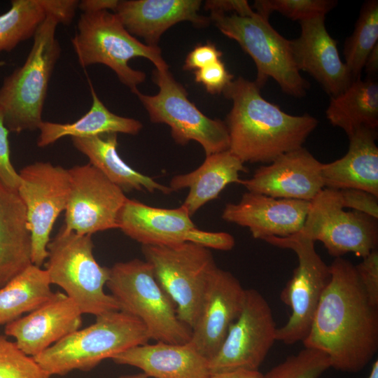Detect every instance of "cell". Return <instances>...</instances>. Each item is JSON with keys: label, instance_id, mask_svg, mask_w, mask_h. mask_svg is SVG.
I'll return each mask as SVG.
<instances>
[{"label": "cell", "instance_id": "cell-1", "mask_svg": "<svg viewBox=\"0 0 378 378\" xmlns=\"http://www.w3.org/2000/svg\"><path fill=\"white\" fill-rule=\"evenodd\" d=\"M329 267L330 279L302 342L325 353L331 368L358 372L378 349V307L369 301L349 260L335 258Z\"/></svg>", "mask_w": 378, "mask_h": 378}, {"label": "cell", "instance_id": "cell-2", "mask_svg": "<svg viewBox=\"0 0 378 378\" xmlns=\"http://www.w3.org/2000/svg\"><path fill=\"white\" fill-rule=\"evenodd\" d=\"M254 81L241 76L223 92L232 106L225 122L229 150L243 163H270L302 147L318 121L305 113L293 115L262 97Z\"/></svg>", "mask_w": 378, "mask_h": 378}, {"label": "cell", "instance_id": "cell-3", "mask_svg": "<svg viewBox=\"0 0 378 378\" xmlns=\"http://www.w3.org/2000/svg\"><path fill=\"white\" fill-rule=\"evenodd\" d=\"M145 325L122 311L96 316L94 323L66 336L34 357L50 376L89 371L102 360L150 340Z\"/></svg>", "mask_w": 378, "mask_h": 378}, {"label": "cell", "instance_id": "cell-4", "mask_svg": "<svg viewBox=\"0 0 378 378\" xmlns=\"http://www.w3.org/2000/svg\"><path fill=\"white\" fill-rule=\"evenodd\" d=\"M59 22L50 15L37 28L24 64L4 80L0 110L10 132L38 130L49 82L61 53L56 38Z\"/></svg>", "mask_w": 378, "mask_h": 378}, {"label": "cell", "instance_id": "cell-5", "mask_svg": "<svg viewBox=\"0 0 378 378\" xmlns=\"http://www.w3.org/2000/svg\"><path fill=\"white\" fill-rule=\"evenodd\" d=\"M71 43L82 67L106 65L131 92L146 80L145 73L129 65L132 59L144 57L157 69H168L158 46L139 41L127 31L118 15L108 10L83 13Z\"/></svg>", "mask_w": 378, "mask_h": 378}, {"label": "cell", "instance_id": "cell-6", "mask_svg": "<svg viewBox=\"0 0 378 378\" xmlns=\"http://www.w3.org/2000/svg\"><path fill=\"white\" fill-rule=\"evenodd\" d=\"M106 286L120 311L143 322L150 340L178 344L190 341L191 328L178 318L175 304L147 261L136 258L115 263Z\"/></svg>", "mask_w": 378, "mask_h": 378}, {"label": "cell", "instance_id": "cell-7", "mask_svg": "<svg viewBox=\"0 0 378 378\" xmlns=\"http://www.w3.org/2000/svg\"><path fill=\"white\" fill-rule=\"evenodd\" d=\"M93 248L91 234H80L63 226L47 246L45 270L50 284L62 288L82 314L97 316L120 307L104 291L109 268L97 262Z\"/></svg>", "mask_w": 378, "mask_h": 378}, {"label": "cell", "instance_id": "cell-8", "mask_svg": "<svg viewBox=\"0 0 378 378\" xmlns=\"http://www.w3.org/2000/svg\"><path fill=\"white\" fill-rule=\"evenodd\" d=\"M211 20L219 31L234 40L254 61L257 69L254 83L260 89L270 78L282 91L302 97L309 87L293 61L290 41L279 34L269 18L255 12L250 16L210 12Z\"/></svg>", "mask_w": 378, "mask_h": 378}, {"label": "cell", "instance_id": "cell-9", "mask_svg": "<svg viewBox=\"0 0 378 378\" xmlns=\"http://www.w3.org/2000/svg\"><path fill=\"white\" fill-rule=\"evenodd\" d=\"M141 251L157 281L175 304L178 318L192 328L217 267L211 251L191 242L141 245Z\"/></svg>", "mask_w": 378, "mask_h": 378}, {"label": "cell", "instance_id": "cell-10", "mask_svg": "<svg viewBox=\"0 0 378 378\" xmlns=\"http://www.w3.org/2000/svg\"><path fill=\"white\" fill-rule=\"evenodd\" d=\"M153 80L159 88L155 95L144 94L138 89L132 92L148 112L152 122L167 125L172 139L178 144L183 146L195 141L202 146L206 156L229 149L225 122L202 113L188 99L187 91L168 69H155Z\"/></svg>", "mask_w": 378, "mask_h": 378}, {"label": "cell", "instance_id": "cell-11", "mask_svg": "<svg viewBox=\"0 0 378 378\" xmlns=\"http://www.w3.org/2000/svg\"><path fill=\"white\" fill-rule=\"evenodd\" d=\"M266 242L293 251L298 265L280 294L291 309L287 323L276 328V340L286 344L303 341L307 335L321 295L330 279V267L316 252L314 242L298 233L287 237H270Z\"/></svg>", "mask_w": 378, "mask_h": 378}, {"label": "cell", "instance_id": "cell-12", "mask_svg": "<svg viewBox=\"0 0 378 378\" xmlns=\"http://www.w3.org/2000/svg\"><path fill=\"white\" fill-rule=\"evenodd\" d=\"M344 209L340 190L324 188L310 202L304 223L298 234L314 242H322L335 258L353 253L363 258L377 248V219Z\"/></svg>", "mask_w": 378, "mask_h": 378}, {"label": "cell", "instance_id": "cell-13", "mask_svg": "<svg viewBox=\"0 0 378 378\" xmlns=\"http://www.w3.org/2000/svg\"><path fill=\"white\" fill-rule=\"evenodd\" d=\"M118 228L141 245H170L191 242L209 249L230 251L232 235L199 229L184 207L163 209L127 199L118 217Z\"/></svg>", "mask_w": 378, "mask_h": 378}, {"label": "cell", "instance_id": "cell-14", "mask_svg": "<svg viewBox=\"0 0 378 378\" xmlns=\"http://www.w3.org/2000/svg\"><path fill=\"white\" fill-rule=\"evenodd\" d=\"M18 192L24 202L31 238V262L41 267L53 225L66 210L71 190L68 169L49 162H36L19 172Z\"/></svg>", "mask_w": 378, "mask_h": 378}, {"label": "cell", "instance_id": "cell-15", "mask_svg": "<svg viewBox=\"0 0 378 378\" xmlns=\"http://www.w3.org/2000/svg\"><path fill=\"white\" fill-rule=\"evenodd\" d=\"M271 308L260 292L246 289L242 310L230 326L216 354L209 360L211 374L258 370L276 340Z\"/></svg>", "mask_w": 378, "mask_h": 378}, {"label": "cell", "instance_id": "cell-16", "mask_svg": "<svg viewBox=\"0 0 378 378\" xmlns=\"http://www.w3.org/2000/svg\"><path fill=\"white\" fill-rule=\"evenodd\" d=\"M71 190L64 227L80 234L118 228L119 212L127 197L91 164L68 169Z\"/></svg>", "mask_w": 378, "mask_h": 378}, {"label": "cell", "instance_id": "cell-17", "mask_svg": "<svg viewBox=\"0 0 378 378\" xmlns=\"http://www.w3.org/2000/svg\"><path fill=\"white\" fill-rule=\"evenodd\" d=\"M245 298L246 289L239 281L231 272L217 267L205 289L188 344L210 360L239 316Z\"/></svg>", "mask_w": 378, "mask_h": 378}, {"label": "cell", "instance_id": "cell-18", "mask_svg": "<svg viewBox=\"0 0 378 378\" xmlns=\"http://www.w3.org/2000/svg\"><path fill=\"white\" fill-rule=\"evenodd\" d=\"M320 162L301 147L258 168L252 177L241 179L248 191L275 198L311 202L324 188Z\"/></svg>", "mask_w": 378, "mask_h": 378}, {"label": "cell", "instance_id": "cell-19", "mask_svg": "<svg viewBox=\"0 0 378 378\" xmlns=\"http://www.w3.org/2000/svg\"><path fill=\"white\" fill-rule=\"evenodd\" d=\"M309 205L308 201L247 191L239 202L227 204L221 217L228 223L248 227L255 239L287 237L301 230Z\"/></svg>", "mask_w": 378, "mask_h": 378}, {"label": "cell", "instance_id": "cell-20", "mask_svg": "<svg viewBox=\"0 0 378 378\" xmlns=\"http://www.w3.org/2000/svg\"><path fill=\"white\" fill-rule=\"evenodd\" d=\"M325 16L300 21V34L290 41V48L298 71L308 73L330 97H335L344 91L354 79L341 60L337 42L326 29Z\"/></svg>", "mask_w": 378, "mask_h": 378}, {"label": "cell", "instance_id": "cell-21", "mask_svg": "<svg viewBox=\"0 0 378 378\" xmlns=\"http://www.w3.org/2000/svg\"><path fill=\"white\" fill-rule=\"evenodd\" d=\"M82 312L66 294L55 293L47 302L24 317L7 323L4 332L18 348L34 357L80 329Z\"/></svg>", "mask_w": 378, "mask_h": 378}, {"label": "cell", "instance_id": "cell-22", "mask_svg": "<svg viewBox=\"0 0 378 378\" xmlns=\"http://www.w3.org/2000/svg\"><path fill=\"white\" fill-rule=\"evenodd\" d=\"M201 4L199 0H125L119 1L114 13L129 33L156 47L161 36L178 22L207 25L209 18L199 13Z\"/></svg>", "mask_w": 378, "mask_h": 378}, {"label": "cell", "instance_id": "cell-23", "mask_svg": "<svg viewBox=\"0 0 378 378\" xmlns=\"http://www.w3.org/2000/svg\"><path fill=\"white\" fill-rule=\"evenodd\" d=\"M120 365L141 369L148 377L209 378V360L189 344H155L135 346L112 358Z\"/></svg>", "mask_w": 378, "mask_h": 378}, {"label": "cell", "instance_id": "cell-24", "mask_svg": "<svg viewBox=\"0 0 378 378\" xmlns=\"http://www.w3.org/2000/svg\"><path fill=\"white\" fill-rule=\"evenodd\" d=\"M348 137L349 146L345 155L322 165L324 188L359 189L378 197L377 130L362 127Z\"/></svg>", "mask_w": 378, "mask_h": 378}, {"label": "cell", "instance_id": "cell-25", "mask_svg": "<svg viewBox=\"0 0 378 378\" xmlns=\"http://www.w3.org/2000/svg\"><path fill=\"white\" fill-rule=\"evenodd\" d=\"M31 264L25 205L18 191L0 180V288Z\"/></svg>", "mask_w": 378, "mask_h": 378}, {"label": "cell", "instance_id": "cell-26", "mask_svg": "<svg viewBox=\"0 0 378 378\" xmlns=\"http://www.w3.org/2000/svg\"><path fill=\"white\" fill-rule=\"evenodd\" d=\"M229 150L206 156L203 163L191 172L174 176L169 183L171 190L188 188L181 205L192 216L207 202L218 197L230 183H239V173L248 169Z\"/></svg>", "mask_w": 378, "mask_h": 378}, {"label": "cell", "instance_id": "cell-27", "mask_svg": "<svg viewBox=\"0 0 378 378\" xmlns=\"http://www.w3.org/2000/svg\"><path fill=\"white\" fill-rule=\"evenodd\" d=\"M74 146L89 160L109 181L125 191L146 190L169 195L173 191L152 177L134 169L118 153L117 134L109 133L88 137H73Z\"/></svg>", "mask_w": 378, "mask_h": 378}, {"label": "cell", "instance_id": "cell-28", "mask_svg": "<svg viewBox=\"0 0 378 378\" xmlns=\"http://www.w3.org/2000/svg\"><path fill=\"white\" fill-rule=\"evenodd\" d=\"M92 95L90 110L80 118L71 123L43 121L39 126L37 139L38 147H46L62 137H88L109 133L137 134L143 127L136 119L120 116L108 110L97 94L89 81Z\"/></svg>", "mask_w": 378, "mask_h": 378}, {"label": "cell", "instance_id": "cell-29", "mask_svg": "<svg viewBox=\"0 0 378 378\" xmlns=\"http://www.w3.org/2000/svg\"><path fill=\"white\" fill-rule=\"evenodd\" d=\"M326 115L348 136L357 129L378 127V83L373 78L355 79L342 93L330 97Z\"/></svg>", "mask_w": 378, "mask_h": 378}, {"label": "cell", "instance_id": "cell-30", "mask_svg": "<svg viewBox=\"0 0 378 378\" xmlns=\"http://www.w3.org/2000/svg\"><path fill=\"white\" fill-rule=\"evenodd\" d=\"M46 270L30 265L0 288V325L38 308L55 295Z\"/></svg>", "mask_w": 378, "mask_h": 378}, {"label": "cell", "instance_id": "cell-31", "mask_svg": "<svg viewBox=\"0 0 378 378\" xmlns=\"http://www.w3.org/2000/svg\"><path fill=\"white\" fill-rule=\"evenodd\" d=\"M0 15V52H9L34 36L47 15L41 0H13Z\"/></svg>", "mask_w": 378, "mask_h": 378}, {"label": "cell", "instance_id": "cell-32", "mask_svg": "<svg viewBox=\"0 0 378 378\" xmlns=\"http://www.w3.org/2000/svg\"><path fill=\"white\" fill-rule=\"evenodd\" d=\"M378 44V1L368 0L360 9L352 34L344 43V64L353 78H360L367 57Z\"/></svg>", "mask_w": 378, "mask_h": 378}, {"label": "cell", "instance_id": "cell-33", "mask_svg": "<svg viewBox=\"0 0 378 378\" xmlns=\"http://www.w3.org/2000/svg\"><path fill=\"white\" fill-rule=\"evenodd\" d=\"M330 368V361L325 353L304 347L263 376L264 378H319Z\"/></svg>", "mask_w": 378, "mask_h": 378}, {"label": "cell", "instance_id": "cell-34", "mask_svg": "<svg viewBox=\"0 0 378 378\" xmlns=\"http://www.w3.org/2000/svg\"><path fill=\"white\" fill-rule=\"evenodd\" d=\"M335 0H257L254 8L258 14L269 18L274 11L292 20L302 21L326 15L337 5Z\"/></svg>", "mask_w": 378, "mask_h": 378}, {"label": "cell", "instance_id": "cell-35", "mask_svg": "<svg viewBox=\"0 0 378 378\" xmlns=\"http://www.w3.org/2000/svg\"><path fill=\"white\" fill-rule=\"evenodd\" d=\"M0 378H51L35 360L24 354L15 342L0 334Z\"/></svg>", "mask_w": 378, "mask_h": 378}, {"label": "cell", "instance_id": "cell-36", "mask_svg": "<svg viewBox=\"0 0 378 378\" xmlns=\"http://www.w3.org/2000/svg\"><path fill=\"white\" fill-rule=\"evenodd\" d=\"M194 74L195 82L202 84L209 93L214 94L223 93L233 79V75L220 59L195 71Z\"/></svg>", "mask_w": 378, "mask_h": 378}, {"label": "cell", "instance_id": "cell-37", "mask_svg": "<svg viewBox=\"0 0 378 378\" xmlns=\"http://www.w3.org/2000/svg\"><path fill=\"white\" fill-rule=\"evenodd\" d=\"M358 279L370 303L378 307V250H372L355 265Z\"/></svg>", "mask_w": 378, "mask_h": 378}, {"label": "cell", "instance_id": "cell-38", "mask_svg": "<svg viewBox=\"0 0 378 378\" xmlns=\"http://www.w3.org/2000/svg\"><path fill=\"white\" fill-rule=\"evenodd\" d=\"M9 131L5 125L4 117L0 110V180L8 188L17 190L20 178L10 161L8 140Z\"/></svg>", "mask_w": 378, "mask_h": 378}, {"label": "cell", "instance_id": "cell-39", "mask_svg": "<svg viewBox=\"0 0 378 378\" xmlns=\"http://www.w3.org/2000/svg\"><path fill=\"white\" fill-rule=\"evenodd\" d=\"M344 208H349L378 219V197L359 189L340 190Z\"/></svg>", "mask_w": 378, "mask_h": 378}, {"label": "cell", "instance_id": "cell-40", "mask_svg": "<svg viewBox=\"0 0 378 378\" xmlns=\"http://www.w3.org/2000/svg\"><path fill=\"white\" fill-rule=\"evenodd\" d=\"M222 55V52L211 43L200 44L188 54L183 69L195 71L220 59Z\"/></svg>", "mask_w": 378, "mask_h": 378}, {"label": "cell", "instance_id": "cell-41", "mask_svg": "<svg viewBox=\"0 0 378 378\" xmlns=\"http://www.w3.org/2000/svg\"><path fill=\"white\" fill-rule=\"evenodd\" d=\"M46 15L55 18L64 24L71 22L78 8L79 1L75 0H41Z\"/></svg>", "mask_w": 378, "mask_h": 378}, {"label": "cell", "instance_id": "cell-42", "mask_svg": "<svg viewBox=\"0 0 378 378\" xmlns=\"http://www.w3.org/2000/svg\"><path fill=\"white\" fill-rule=\"evenodd\" d=\"M205 9L210 12L235 13L241 16H250L255 13L246 0L207 1Z\"/></svg>", "mask_w": 378, "mask_h": 378}, {"label": "cell", "instance_id": "cell-43", "mask_svg": "<svg viewBox=\"0 0 378 378\" xmlns=\"http://www.w3.org/2000/svg\"><path fill=\"white\" fill-rule=\"evenodd\" d=\"M118 0H83L78 3V8L83 13H96L103 10L115 11Z\"/></svg>", "mask_w": 378, "mask_h": 378}, {"label": "cell", "instance_id": "cell-44", "mask_svg": "<svg viewBox=\"0 0 378 378\" xmlns=\"http://www.w3.org/2000/svg\"><path fill=\"white\" fill-rule=\"evenodd\" d=\"M209 378H264L258 370H239L211 374Z\"/></svg>", "mask_w": 378, "mask_h": 378}, {"label": "cell", "instance_id": "cell-45", "mask_svg": "<svg viewBox=\"0 0 378 378\" xmlns=\"http://www.w3.org/2000/svg\"><path fill=\"white\" fill-rule=\"evenodd\" d=\"M363 69L368 75L369 78L375 76L378 71V44H377L370 51L367 57Z\"/></svg>", "mask_w": 378, "mask_h": 378}, {"label": "cell", "instance_id": "cell-46", "mask_svg": "<svg viewBox=\"0 0 378 378\" xmlns=\"http://www.w3.org/2000/svg\"><path fill=\"white\" fill-rule=\"evenodd\" d=\"M368 378H378V360H376L372 366L370 373Z\"/></svg>", "mask_w": 378, "mask_h": 378}, {"label": "cell", "instance_id": "cell-47", "mask_svg": "<svg viewBox=\"0 0 378 378\" xmlns=\"http://www.w3.org/2000/svg\"><path fill=\"white\" fill-rule=\"evenodd\" d=\"M119 378H148V377L144 372L134 374H127L120 376Z\"/></svg>", "mask_w": 378, "mask_h": 378}]
</instances>
